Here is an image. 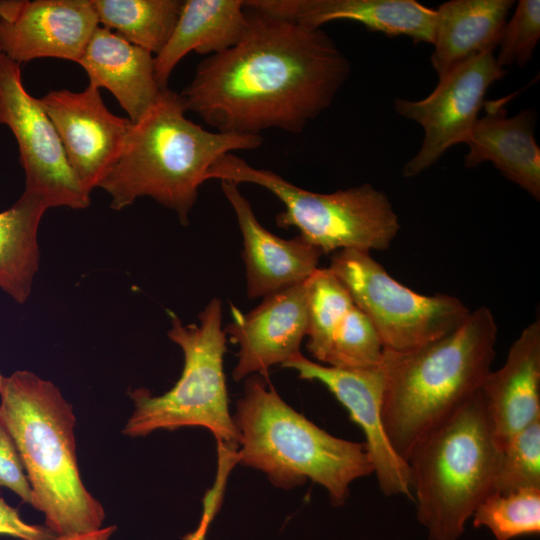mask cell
<instances>
[{
	"label": "cell",
	"mask_w": 540,
	"mask_h": 540,
	"mask_svg": "<svg viewBox=\"0 0 540 540\" xmlns=\"http://www.w3.org/2000/svg\"><path fill=\"white\" fill-rule=\"evenodd\" d=\"M245 9L238 43L203 59L179 93L186 111L223 133H301L331 106L350 62L321 28Z\"/></svg>",
	"instance_id": "1"
},
{
	"label": "cell",
	"mask_w": 540,
	"mask_h": 540,
	"mask_svg": "<svg viewBox=\"0 0 540 540\" xmlns=\"http://www.w3.org/2000/svg\"><path fill=\"white\" fill-rule=\"evenodd\" d=\"M179 93L166 88L157 102L131 123L123 148L99 186L121 210L150 197L176 212L183 225L211 166L234 151L261 146V135L212 132L185 116Z\"/></svg>",
	"instance_id": "2"
},
{
	"label": "cell",
	"mask_w": 540,
	"mask_h": 540,
	"mask_svg": "<svg viewBox=\"0 0 540 540\" xmlns=\"http://www.w3.org/2000/svg\"><path fill=\"white\" fill-rule=\"evenodd\" d=\"M0 423L12 437L32 490L31 506L56 536L101 528L104 508L86 489L78 467L70 403L50 381L28 370L5 377Z\"/></svg>",
	"instance_id": "3"
},
{
	"label": "cell",
	"mask_w": 540,
	"mask_h": 540,
	"mask_svg": "<svg viewBox=\"0 0 540 540\" xmlns=\"http://www.w3.org/2000/svg\"><path fill=\"white\" fill-rule=\"evenodd\" d=\"M497 324L488 307L470 311L453 331L407 352L385 350L383 423L407 460L416 442L474 394L491 371Z\"/></svg>",
	"instance_id": "4"
},
{
	"label": "cell",
	"mask_w": 540,
	"mask_h": 540,
	"mask_svg": "<svg viewBox=\"0 0 540 540\" xmlns=\"http://www.w3.org/2000/svg\"><path fill=\"white\" fill-rule=\"evenodd\" d=\"M233 420L239 432V464L264 472L276 487L290 489L310 479L339 506L352 482L373 473L364 443L321 429L260 375L248 376Z\"/></svg>",
	"instance_id": "5"
},
{
	"label": "cell",
	"mask_w": 540,
	"mask_h": 540,
	"mask_svg": "<svg viewBox=\"0 0 540 540\" xmlns=\"http://www.w3.org/2000/svg\"><path fill=\"white\" fill-rule=\"evenodd\" d=\"M501 447L480 388L426 432L407 462L418 522L429 540H459L492 492Z\"/></svg>",
	"instance_id": "6"
},
{
	"label": "cell",
	"mask_w": 540,
	"mask_h": 540,
	"mask_svg": "<svg viewBox=\"0 0 540 540\" xmlns=\"http://www.w3.org/2000/svg\"><path fill=\"white\" fill-rule=\"evenodd\" d=\"M251 183L271 192L283 205L276 223L294 227L324 254L339 250H385L400 230L393 206L380 190L363 184L333 193L296 186L272 170L256 168L234 153L220 157L206 180Z\"/></svg>",
	"instance_id": "7"
},
{
	"label": "cell",
	"mask_w": 540,
	"mask_h": 540,
	"mask_svg": "<svg viewBox=\"0 0 540 540\" xmlns=\"http://www.w3.org/2000/svg\"><path fill=\"white\" fill-rule=\"evenodd\" d=\"M168 337L184 355V366L174 386L160 396L148 390L131 393L135 409L123 434L146 436L164 429L174 431L186 426L207 428L216 438L239 445V432L229 412L224 373L225 330L222 329V302L211 299L199 314L198 324L185 325L169 312Z\"/></svg>",
	"instance_id": "8"
},
{
	"label": "cell",
	"mask_w": 540,
	"mask_h": 540,
	"mask_svg": "<svg viewBox=\"0 0 540 540\" xmlns=\"http://www.w3.org/2000/svg\"><path fill=\"white\" fill-rule=\"evenodd\" d=\"M328 268L372 322L386 351L407 352L430 343L457 328L471 311L454 296L411 290L368 251H336Z\"/></svg>",
	"instance_id": "9"
},
{
	"label": "cell",
	"mask_w": 540,
	"mask_h": 540,
	"mask_svg": "<svg viewBox=\"0 0 540 540\" xmlns=\"http://www.w3.org/2000/svg\"><path fill=\"white\" fill-rule=\"evenodd\" d=\"M0 123L14 135L25 173L24 192L48 208L84 209L88 193L72 170L50 118L25 89L20 64L0 52Z\"/></svg>",
	"instance_id": "10"
},
{
	"label": "cell",
	"mask_w": 540,
	"mask_h": 540,
	"mask_svg": "<svg viewBox=\"0 0 540 540\" xmlns=\"http://www.w3.org/2000/svg\"><path fill=\"white\" fill-rule=\"evenodd\" d=\"M505 74L494 53L485 52L454 67L439 79L427 97L396 98L393 106L397 114L417 122L424 131L422 144L405 164L402 175L415 177L435 164L450 147L466 143L488 89Z\"/></svg>",
	"instance_id": "11"
},
{
	"label": "cell",
	"mask_w": 540,
	"mask_h": 540,
	"mask_svg": "<svg viewBox=\"0 0 540 540\" xmlns=\"http://www.w3.org/2000/svg\"><path fill=\"white\" fill-rule=\"evenodd\" d=\"M281 366L295 370L301 379L320 382L335 396L364 433V445L381 492L413 501L408 462L391 445L383 423L385 356L375 367L342 369L309 360L299 352Z\"/></svg>",
	"instance_id": "12"
},
{
	"label": "cell",
	"mask_w": 540,
	"mask_h": 540,
	"mask_svg": "<svg viewBox=\"0 0 540 540\" xmlns=\"http://www.w3.org/2000/svg\"><path fill=\"white\" fill-rule=\"evenodd\" d=\"M38 100L58 133L72 170L91 193L120 155L132 122L113 114L99 89L90 84L80 92L49 91Z\"/></svg>",
	"instance_id": "13"
},
{
	"label": "cell",
	"mask_w": 540,
	"mask_h": 540,
	"mask_svg": "<svg viewBox=\"0 0 540 540\" xmlns=\"http://www.w3.org/2000/svg\"><path fill=\"white\" fill-rule=\"evenodd\" d=\"M99 20L92 0H0V52L79 62Z\"/></svg>",
	"instance_id": "14"
},
{
	"label": "cell",
	"mask_w": 540,
	"mask_h": 540,
	"mask_svg": "<svg viewBox=\"0 0 540 540\" xmlns=\"http://www.w3.org/2000/svg\"><path fill=\"white\" fill-rule=\"evenodd\" d=\"M307 310L308 280L265 297L246 314L232 306V322L225 332L239 345L233 379L254 373L266 377L272 366L299 353L307 332Z\"/></svg>",
	"instance_id": "15"
},
{
	"label": "cell",
	"mask_w": 540,
	"mask_h": 540,
	"mask_svg": "<svg viewBox=\"0 0 540 540\" xmlns=\"http://www.w3.org/2000/svg\"><path fill=\"white\" fill-rule=\"evenodd\" d=\"M220 183L242 234L247 297L265 298L308 280L319 268L323 255L320 249L300 235L284 239L268 231L258 221L239 184Z\"/></svg>",
	"instance_id": "16"
},
{
	"label": "cell",
	"mask_w": 540,
	"mask_h": 540,
	"mask_svg": "<svg viewBox=\"0 0 540 540\" xmlns=\"http://www.w3.org/2000/svg\"><path fill=\"white\" fill-rule=\"evenodd\" d=\"M244 6L312 28L348 20L389 37L404 35L429 44L437 17L435 9L415 0H248Z\"/></svg>",
	"instance_id": "17"
},
{
	"label": "cell",
	"mask_w": 540,
	"mask_h": 540,
	"mask_svg": "<svg viewBox=\"0 0 540 540\" xmlns=\"http://www.w3.org/2000/svg\"><path fill=\"white\" fill-rule=\"evenodd\" d=\"M485 101V114L477 120L465 144L464 166L491 162L508 180L535 200L540 199V148L534 137L536 115L522 110L508 116L506 104L513 98Z\"/></svg>",
	"instance_id": "18"
},
{
	"label": "cell",
	"mask_w": 540,
	"mask_h": 540,
	"mask_svg": "<svg viewBox=\"0 0 540 540\" xmlns=\"http://www.w3.org/2000/svg\"><path fill=\"white\" fill-rule=\"evenodd\" d=\"M493 434L502 446L540 420V321L526 326L511 345L501 368L481 387Z\"/></svg>",
	"instance_id": "19"
},
{
	"label": "cell",
	"mask_w": 540,
	"mask_h": 540,
	"mask_svg": "<svg viewBox=\"0 0 540 540\" xmlns=\"http://www.w3.org/2000/svg\"><path fill=\"white\" fill-rule=\"evenodd\" d=\"M78 63L89 84L108 89L132 123L157 102L164 90L155 77L153 54L102 26L94 31Z\"/></svg>",
	"instance_id": "20"
},
{
	"label": "cell",
	"mask_w": 540,
	"mask_h": 540,
	"mask_svg": "<svg viewBox=\"0 0 540 540\" xmlns=\"http://www.w3.org/2000/svg\"><path fill=\"white\" fill-rule=\"evenodd\" d=\"M247 25L242 0H185L173 32L154 56L155 77L166 89L169 77L182 58L195 51L214 55L238 43Z\"/></svg>",
	"instance_id": "21"
},
{
	"label": "cell",
	"mask_w": 540,
	"mask_h": 540,
	"mask_svg": "<svg viewBox=\"0 0 540 540\" xmlns=\"http://www.w3.org/2000/svg\"><path fill=\"white\" fill-rule=\"evenodd\" d=\"M513 0H450L437 9L431 64L442 78L469 58L498 47Z\"/></svg>",
	"instance_id": "22"
},
{
	"label": "cell",
	"mask_w": 540,
	"mask_h": 540,
	"mask_svg": "<svg viewBox=\"0 0 540 540\" xmlns=\"http://www.w3.org/2000/svg\"><path fill=\"white\" fill-rule=\"evenodd\" d=\"M48 209L38 197L23 192L0 212V289L17 303L30 296L39 267L38 228Z\"/></svg>",
	"instance_id": "23"
},
{
	"label": "cell",
	"mask_w": 540,
	"mask_h": 540,
	"mask_svg": "<svg viewBox=\"0 0 540 540\" xmlns=\"http://www.w3.org/2000/svg\"><path fill=\"white\" fill-rule=\"evenodd\" d=\"M99 24L151 54L160 53L178 20L180 0H92Z\"/></svg>",
	"instance_id": "24"
},
{
	"label": "cell",
	"mask_w": 540,
	"mask_h": 540,
	"mask_svg": "<svg viewBox=\"0 0 540 540\" xmlns=\"http://www.w3.org/2000/svg\"><path fill=\"white\" fill-rule=\"evenodd\" d=\"M353 306L349 291L328 267L308 279L306 348L318 363H326L334 333Z\"/></svg>",
	"instance_id": "25"
},
{
	"label": "cell",
	"mask_w": 540,
	"mask_h": 540,
	"mask_svg": "<svg viewBox=\"0 0 540 540\" xmlns=\"http://www.w3.org/2000/svg\"><path fill=\"white\" fill-rule=\"evenodd\" d=\"M475 528L488 529L496 540L540 533V489L491 492L475 508Z\"/></svg>",
	"instance_id": "26"
},
{
	"label": "cell",
	"mask_w": 540,
	"mask_h": 540,
	"mask_svg": "<svg viewBox=\"0 0 540 540\" xmlns=\"http://www.w3.org/2000/svg\"><path fill=\"white\" fill-rule=\"evenodd\" d=\"M385 349L372 322L355 304L337 327L324 365L366 369L384 361Z\"/></svg>",
	"instance_id": "27"
},
{
	"label": "cell",
	"mask_w": 540,
	"mask_h": 540,
	"mask_svg": "<svg viewBox=\"0 0 540 540\" xmlns=\"http://www.w3.org/2000/svg\"><path fill=\"white\" fill-rule=\"evenodd\" d=\"M540 489V420L512 436L501 448L492 492Z\"/></svg>",
	"instance_id": "28"
},
{
	"label": "cell",
	"mask_w": 540,
	"mask_h": 540,
	"mask_svg": "<svg viewBox=\"0 0 540 540\" xmlns=\"http://www.w3.org/2000/svg\"><path fill=\"white\" fill-rule=\"evenodd\" d=\"M540 39V1L520 0L506 21L495 56L500 67L515 64L524 67Z\"/></svg>",
	"instance_id": "29"
},
{
	"label": "cell",
	"mask_w": 540,
	"mask_h": 540,
	"mask_svg": "<svg viewBox=\"0 0 540 540\" xmlns=\"http://www.w3.org/2000/svg\"><path fill=\"white\" fill-rule=\"evenodd\" d=\"M216 441L217 469L214 482L203 497L202 515L197 528L184 535L182 540H206L210 524L222 505L229 475L239 464L238 445L221 440Z\"/></svg>",
	"instance_id": "30"
},
{
	"label": "cell",
	"mask_w": 540,
	"mask_h": 540,
	"mask_svg": "<svg viewBox=\"0 0 540 540\" xmlns=\"http://www.w3.org/2000/svg\"><path fill=\"white\" fill-rule=\"evenodd\" d=\"M0 488L13 491L23 503L32 504V490L15 443L0 423Z\"/></svg>",
	"instance_id": "31"
},
{
	"label": "cell",
	"mask_w": 540,
	"mask_h": 540,
	"mask_svg": "<svg viewBox=\"0 0 540 540\" xmlns=\"http://www.w3.org/2000/svg\"><path fill=\"white\" fill-rule=\"evenodd\" d=\"M0 536L19 540H49L55 534L46 526L29 524L22 519L17 508L0 497Z\"/></svg>",
	"instance_id": "32"
},
{
	"label": "cell",
	"mask_w": 540,
	"mask_h": 540,
	"mask_svg": "<svg viewBox=\"0 0 540 540\" xmlns=\"http://www.w3.org/2000/svg\"><path fill=\"white\" fill-rule=\"evenodd\" d=\"M115 525L105 528H99L97 530L75 533L69 535L54 536L49 540H109L112 534L116 531Z\"/></svg>",
	"instance_id": "33"
},
{
	"label": "cell",
	"mask_w": 540,
	"mask_h": 540,
	"mask_svg": "<svg viewBox=\"0 0 540 540\" xmlns=\"http://www.w3.org/2000/svg\"><path fill=\"white\" fill-rule=\"evenodd\" d=\"M4 378L5 377L0 373V388H1L2 384H3Z\"/></svg>",
	"instance_id": "34"
}]
</instances>
